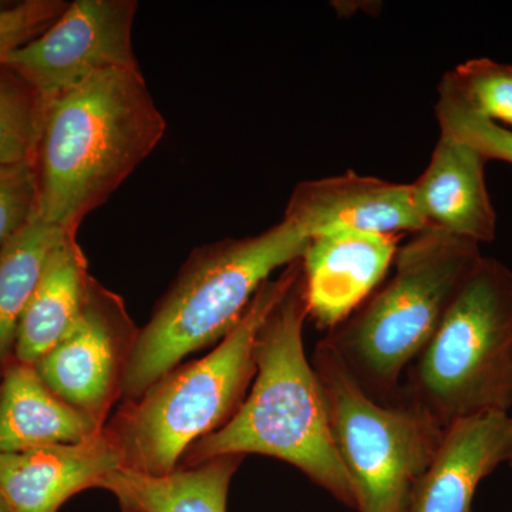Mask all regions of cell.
Returning <instances> with one entry per match:
<instances>
[{
	"instance_id": "6da1fadb",
	"label": "cell",
	"mask_w": 512,
	"mask_h": 512,
	"mask_svg": "<svg viewBox=\"0 0 512 512\" xmlns=\"http://www.w3.org/2000/svg\"><path fill=\"white\" fill-rule=\"evenodd\" d=\"M165 128L140 69L106 70L45 99L32 158L36 217L77 234L153 153Z\"/></svg>"
},
{
	"instance_id": "7a4b0ae2",
	"label": "cell",
	"mask_w": 512,
	"mask_h": 512,
	"mask_svg": "<svg viewBox=\"0 0 512 512\" xmlns=\"http://www.w3.org/2000/svg\"><path fill=\"white\" fill-rule=\"evenodd\" d=\"M308 316L301 272L259 330L256 373L244 402L221 429L190 447L180 467L229 454L274 457L356 510L352 483L330 433L322 387L303 346Z\"/></svg>"
},
{
	"instance_id": "3957f363",
	"label": "cell",
	"mask_w": 512,
	"mask_h": 512,
	"mask_svg": "<svg viewBox=\"0 0 512 512\" xmlns=\"http://www.w3.org/2000/svg\"><path fill=\"white\" fill-rule=\"evenodd\" d=\"M309 241L301 227L284 218L254 237L194 249L147 325L138 329L120 399H140L185 357L218 345L274 272L302 258Z\"/></svg>"
},
{
	"instance_id": "277c9868",
	"label": "cell",
	"mask_w": 512,
	"mask_h": 512,
	"mask_svg": "<svg viewBox=\"0 0 512 512\" xmlns=\"http://www.w3.org/2000/svg\"><path fill=\"white\" fill-rule=\"evenodd\" d=\"M301 272V259L286 266L262 286L241 322L207 356L175 367L140 399L123 403L104 426L123 468L147 476L173 473L191 446L234 416L255 377L259 330Z\"/></svg>"
},
{
	"instance_id": "5b68a950",
	"label": "cell",
	"mask_w": 512,
	"mask_h": 512,
	"mask_svg": "<svg viewBox=\"0 0 512 512\" xmlns=\"http://www.w3.org/2000/svg\"><path fill=\"white\" fill-rule=\"evenodd\" d=\"M481 245L426 228L399 247L394 274L326 339L357 383L380 403L402 399V379L429 345L448 306L480 261Z\"/></svg>"
},
{
	"instance_id": "8992f818",
	"label": "cell",
	"mask_w": 512,
	"mask_h": 512,
	"mask_svg": "<svg viewBox=\"0 0 512 512\" xmlns=\"http://www.w3.org/2000/svg\"><path fill=\"white\" fill-rule=\"evenodd\" d=\"M402 396L443 429L512 407V269L481 256L429 345L407 369Z\"/></svg>"
},
{
	"instance_id": "52a82bcc",
	"label": "cell",
	"mask_w": 512,
	"mask_h": 512,
	"mask_svg": "<svg viewBox=\"0 0 512 512\" xmlns=\"http://www.w3.org/2000/svg\"><path fill=\"white\" fill-rule=\"evenodd\" d=\"M312 366L356 511L404 512L436 456L443 427L406 397L386 404L369 396L326 338L313 350Z\"/></svg>"
},
{
	"instance_id": "ba28073f",
	"label": "cell",
	"mask_w": 512,
	"mask_h": 512,
	"mask_svg": "<svg viewBox=\"0 0 512 512\" xmlns=\"http://www.w3.org/2000/svg\"><path fill=\"white\" fill-rule=\"evenodd\" d=\"M136 0H74L6 66L49 99L111 69H140L133 46Z\"/></svg>"
},
{
	"instance_id": "9c48e42d",
	"label": "cell",
	"mask_w": 512,
	"mask_h": 512,
	"mask_svg": "<svg viewBox=\"0 0 512 512\" xmlns=\"http://www.w3.org/2000/svg\"><path fill=\"white\" fill-rule=\"evenodd\" d=\"M138 329L117 293L92 278L79 318L35 367L67 404L103 424L120 399Z\"/></svg>"
},
{
	"instance_id": "30bf717a",
	"label": "cell",
	"mask_w": 512,
	"mask_h": 512,
	"mask_svg": "<svg viewBox=\"0 0 512 512\" xmlns=\"http://www.w3.org/2000/svg\"><path fill=\"white\" fill-rule=\"evenodd\" d=\"M400 235L339 228L311 238L301 258L309 318L333 330L375 293L394 264Z\"/></svg>"
},
{
	"instance_id": "8fae6325",
	"label": "cell",
	"mask_w": 512,
	"mask_h": 512,
	"mask_svg": "<svg viewBox=\"0 0 512 512\" xmlns=\"http://www.w3.org/2000/svg\"><path fill=\"white\" fill-rule=\"evenodd\" d=\"M284 218L309 238L339 228L392 235L427 228L414 205L412 185L352 171L296 185Z\"/></svg>"
},
{
	"instance_id": "7c38bea8",
	"label": "cell",
	"mask_w": 512,
	"mask_h": 512,
	"mask_svg": "<svg viewBox=\"0 0 512 512\" xmlns=\"http://www.w3.org/2000/svg\"><path fill=\"white\" fill-rule=\"evenodd\" d=\"M120 468L123 457L106 429L82 443L0 453V501L8 512H59Z\"/></svg>"
},
{
	"instance_id": "4fadbf2b",
	"label": "cell",
	"mask_w": 512,
	"mask_h": 512,
	"mask_svg": "<svg viewBox=\"0 0 512 512\" xmlns=\"http://www.w3.org/2000/svg\"><path fill=\"white\" fill-rule=\"evenodd\" d=\"M511 457L510 414H480L450 424L404 512H471L478 485Z\"/></svg>"
},
{
	"instance_id": "5bb4252c",
	"label": "cell",
	"mask_w": 512,
	"mask_h": 512,
	"mask_svg": "<svg viewBox=\"0 0 512 512\" xmlns=\"http://www.w3.org/2000/svg\"><path fill=\"white\" fill-rule=\"evenodd\" d=\"M487 163L476 148L440 134L429 165L410 184L414 205L427 228L478 245L494 241L497 214L485 183Z\"/></svg>"
},
{
	"instance_id": "9a60e30c",
	"label": "cell",
	"mask_w": 512,
	"mask_h": 512,
	"mask_svg": "<svg viewBox=\"0 0 512 512\" xmlns=\"http://www.w3.org/2000/svg\"><path fill=\"white\" fill-rule=\"evenodd\" d=\"M104 429L53 393L36 367L10 360L0 375V453L76 444Z\"/></svg>"
},
{
	"instance_id": "2e32d148",
	"label": "cell",
	"mask_w": 512,
	"mask_h": 512,
	"mask_svg": "<svg viewBox=\"0 0 512 512\" xmlns=\"http://www.w3.org/2000/svg\"><path fill=\"white\" fill-rule=\"evenodd\" d=\"M92 278L77 235H67L47 259L42 278L23 311L13 359L35 366L55 348L79 318Z\"/></svg>"
},
{
	"instance_id": "e0dca14e",
	"label": "cell",
	"mask_w": 512,
	"mask_h": 512,
	"mask_svg": "<svg viewBox=\"0 0 512 512\" xmlns=\"http://www.w3.org/2000/svg\"><path fill=\"white\" fill-rule=\"evenodd\" d=\"M244 458L215 457L165 476L120 468L99 488L113 494L123 512H227L229 485Z\"/></svg>"
},
{
	"instance_id": "ac0fdd59",
	"label": "cell",
	"mask_w": 512,
	"mask_h": 512,
	"mask_svg": "<svg viewBox=\"0 0 512 512\" xmlns=\"http://www.w3.org/2000/svg\"><path fill=\"white\" fill-rule=\"evenodd\" d=\"M70 234L35 215L0 248V375L13 359L20 318L42 278L47 259Z\"/></svg>"
},
{
	"instance_id": "d6986e66",
	"label": "cell",
	"mask_w": 512,
	"mask_h": 512,
	"mask_svg": "<svg viewBox=\"0 0 512 512\" xmlns=\"http://www.w3.org/2000/svg\"><path fill=\"white\" fill-rule=\"evenodd\" d=\"M45 99L0 64V164L32 163Z\"/></svg>"
},
{
	"instance_id": "ffe728a7",
	"label": "cell",
	"mask_w": 512,
	"mask_h": 512,
	"mask_svg": "<svg viewBox=\"0 0 512 512\" xmlns=\"http://www.w3.org/2000/svg\"><path fill=\"white\" fill-rule=\"evenodd\" d=\"M436 117L441 134L476 148L487 161L512 164V130L488 120L461 99L446 77L439 84Z\"/></svg>"
},
{
	"instance_id": "44dd1931",
	"label": "cell",
	"mask_w": 512,
	"mask_h": 512,
	"mask_svg": "<svg viewBox=\"0 0 512 512\" xmlns=\"http://www.w3.org/2000/svg\"><path fill=\"white\" fill-rule=\"evenodd\" d=\"M444 77L471 109L512 130V64L481 57L458 64Z\"/></svg>"
},
{
	"instance_id": "7402d4cb",
	"label": "cell",
	"mask_w": 512,
	"mask_h": 512,
	"mask_svg": "<svg viewBox=\"0 0 512 512\" xmlns=\"http://www.w3.org/2000/svg\"><path fill=\"white\" fill-rule=\"evenodd\" d=\"M69 6L66 0H25L0 6V64L46 32Z\"/></svg>"
},
{
	"instance_id": "603a6c76",
	"label": "cell",
	"mask_w": 512,
	"mask_h": 512,
	"mask_svg": "<svg viewBox=\"0 0 512 512\" xmlns=\"http://www.w3.org/2000/svg\"><path fill=\"white\" fill-rule=\"evenodd\" d=\"M32 163L0 164V248L36 214Z\"/></svg>"
},
{
	"instance_id": "cb8c5ba5",
	"label": "cell",
	"mask_w": 512,
	"mask_h": 512,
	"mask_svg": "<svg viewBox=\"0 0 512 512\" xmlns=\"http://www.w3.org/2000/svg\"><path fill=\"white\" fill-rule=\"evenodd\" d=\"M0 512H8L6 511L5 505L2 504V501H0Z\"/></svg>"
},
{
	"instance_id": "d4e9b609",
	"label": "cell",
	"mask_w": 512,
	"mask_h": 512,
	"mask_svg": "<svg viewBox=\"0 0 512 512\" xmlns=\"http://www.w3.org/2000/svg\"><path fill=\"white\" fill-rule=\"evenodd\" d=\"M508 466L512 467V457H511L510 464H508Z\"/></svg>"
}]
</instances>
